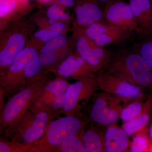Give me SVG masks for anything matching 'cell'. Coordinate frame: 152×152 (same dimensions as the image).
I'll list each match as a JSON object with an SVG mask.
<instances>
[{"label":"cell","instance_id":"obj_8","mask_svg":"<svg viewBox=\"0 0 152 152\" xmlns=\"http://www.w3.org/2000/svg\"><path fill=\"white\" fill-rule=\"evenodd\" d=\"M97 88L96 77L94 75L82 78L70 85L66 90L64 110L69 111L75 108L80 101L88 100Z\"/></svg>","mask_w":152,"mask_h":152},{"label":"cell","instance_id":"obj_34","mask_svg":"<svg viewBox=\"0 0 152 152\" xmlns=\"http://www.w3.org/2000/svg\"><path fill=\"white\" fill-rule=\"evenodd\" d=\"M149 137L152 140V123L150 126L149 131Z\"/></svg>","mask_w":152,"mask_h":152},{"label":"cell","instance_id":"obj_29","mask_svg":"<svg viewBox=\"0 0 152 152\" xmlns=\"http://www.w3.org/2000/svg\"><path fill=\"white\" fill-rule=\"evenodd\" d=\"M56 59V55L54 52L53 53H42L39 57L40 61L44 65L51 64Z\"/></svg>","mask_w":152,"mask_h":152},{"label":"cell","instance_id":"obj_10","mask_svg":"<svg viewBox=\"0 0 152 152\" xmlns=\"http://www.w3.org/2000/svg\"><path fill=\"white\" fill-rule=\"evenodd\" d=\"M139 29L138 37L152 33V7L151 0H128Z\"/></svg>","mask_w":152,"mask_h":152},{"label":"cell","instance_id":"obj_15","mask_svg":"<svg viewBox=\"0 0 152 152\" xmlns=\"http://www.w3.org/2000/svg\"><path fill=\"white\" fill-rule=\"evenodd\" d=\"M82 142L87 152H105V133L99 128L91 127L84 132Z\"/></svg>","mask_w":152,"mask_h":152},{"label":"cell","instance_id":"obj_5","mask_svg":"<svg viewBox=\"0 0 152 152\" xmlns=\"http://www.w3.org/2000/svg\"><path fill=\"white\" fill-rule=\"evenodd\" d=\"M76 42V50L80 56L96 71L105 69L111 57L112 52L99 46L85 34L79 31Z\"/></svg>","mask_w":152,"mask_h":152},{"label":"cell","instance_id":"obj_17","mask_svg":"<svg viewBox=\"0 0 152 152\" xmlns=\"http://www.w3.org/2000/svg\"><path fill=\"white\" fill-rule=\"evenodd\" d=\"M38 55L37 52L32 48L28 47L23 49L16 56L11 64L10 72L12 73L17 74L24 70L30 60Z\"/></svg>","mask_w":152,"mask_h":152},{"label":"cell","instance_id":"obj_6","mask_svg":"<svg viewBox=\"0 0 152 152\" xmlns=\"http://www.w3.org/2000/svg\"><path fill=\"white\" fill-rule=\"evenodd\" d=\"M103 10L106 22L138 36V27L128 2L124 0H111L104 5Z\"/></svg>","mask_w":152,"mask_h":152},{"label":"cell","instance_id":"obj_33","mask_svg":"<svg viewBox=\"0 0 152 152\" xmlns=\"http://www.w3.org/2000/svg\"><path fill=\"white\" fill-rule=\"evenodd\" d=\"M100 4H103L104 5L106 3H107L108 2L110 1H111V0H97Z\"/></svg>","mask_w":152,"mask_h":152},{"label":"cell","instance_id":"obj_30","mask_svg":"<svg viewBox=\"0 0 152 152\" xmlns=\"http://www.w3.org/2000/svg\"><path fill=\"white\" fill-rule=\"evenodd\" d=\"M48 29L56 32L60 35L62 34L64 31L65 30L66 26L64 24L62 23L55 22L54 23L51 25Z\"/></svg>","mask_w":152,"mask_h":152},{"label":"cell","instance_id":"obj_24","mask_svg":"<svg viewBox=\"0 0 152 152\" xmlns=\"http://www.w3.org/2000/svg\"><path fill=\"white\" fill-rule=\"evenodd\" d=\"M48 17L51 20L56 21L58 20H68L69 19V15L64 12L58 4H55L51 6L47 12Z\"/></svg>","mask_w":152,"mask_h":152},{"label":"cell","instance_id":"obj_19","mask_svg":"<svg viewBox=\"0 0 152 152\" xmlns=\"http://www.w3.org/2000/svg\"><path fill=\"white\" fill-rule=\"evenodd\" d=\"M146 130L144 128L143 131H139L138 134L135 136L131 144V152H148L152 140L148 137Z\"/></svg>","mask_w":152,"mask_h":152},{"label":"cell","instance_id":"obj_37","mask_svg":"<svg viewBox=\"0 0 152 152\" xmlns=\"http://www.w3.org/2000/svg\"><path fill=\"white\" fill-rule=\"evenodd\" d=\"M20 1H21L23 2H26L28 0H20Z\"/></svg>","mask_w":152,"mask_h":152},{"label":"cell","instance_id":"obj_22","mask_svg":"<svg viewBox=\"0 0 152 152\" xmlns=\"http://www.w3.org/2000/svg\"><path fill=\"white\" fill-rule=\"evenodd\" d=\"M67 42V40L64 36H57L47 42L46 44L42 49V53L55 52L57 49L64 46Z\"/></svg>","mask_w":152,"mask_h":152},{"label":"cell","instance_id":"obj_12","mask_svg":"<svg viewBox=\"0 0 152 152\" xmlns=\"http://www.w3.org/2000/svg\"><path fill=\"white\" fill-rule=\"evenodd\" d=\"M129 136L123 129L115 125L109 126L105 132L106 152H124L127 149Z\"/></svg>","mask_w":152,"mask_h":152},{"label":"cell","instance_id":"obj_36","mask_svg":"<svg viewBox=\"0 0 152 152\" xmlns=\"http://www.w3.org/2000/svg\"><path fill=\"white\" fill-rule=\"evenodd\" d=\"M148 152H152V142L150 146L149 150Z\"/></svg>","mask_w":152,"mask_h":152},{"label":"cell","instance_id":"obj_23","mask_svg":"<svg viewBox=\"0 0 152 152\" xmlns=\"http://www.w3.org/2000/svg\"><path fill=\"white\" fill-rule=\"evenodd\" d=\"M26 3L20 0H0V17L3 18L7 16L21 4Z\"/></svg>","mask_w":152,"mask_h":152},{"label":"cell","instance_id":"obj_16","mask_svg":"<svg viewBox=\"0 0 152 152\" xmlns=\"http://www.w3.org/2000/svg\"><path fill=\"white\" fill-rule=\"evenodd\" d=\"M48 118V115L45 112H41L37 115L32 124L23 134V140L25 142H33L43 135Z\"/></svg>","mask_w":152,"mask_h":152},{"label":"cell","instance_id":"obj_7","mask_svg":"<svg viewBox=\"0 0 152 152\" xmlns=\"http://www.w3.org/2000/svg\"><path fill=\"white\" fill-rule=\"evenodd\" d=\"M83 126L80 120L74 116H66L54 121L47 131L46 140L52 146H58L73 135H77Z\"/></svg>","mask_w":152,"mask_h":152},{"label":"cell","instance_id":"obj_1","mask_svg":"<svg viewBox=\"0 0 152 152\" xmlns=\"http://www.w3.org/2000/svg\"><path fill=\"white\" fill-rule=\"evenodd\" d=\"M105 69L136 86L152 88V71L141 55L133 48L121 47L112 52Z\"/></svg>","mask_w":152,"mask_h":152},{"label":"cell","instance_id":"obj_32","mask_svg":"<svg viewBox=\"0 0 152 152\" xmlns=\"http://www.w3.org/2000/svg\"><path fill=\"white\" fill-rule=\"evenodd\" d=\"M10 147L7 144L3 142H0V152H10Z\"/></svg>","mask_w":152,"mask_h":152},{"label":"cell","instance_id":"obj_39","mask_svg":"<svg viewBox=\"0 0 152 152\" xmlns=\"http://www.w3.org/2000/svg\"><path fill=\"white\" fill-rule=\"evenodd\" d=\"M152 90V88L151 89Z\"/></svg>","mask_w":152,"mask_h":152},{"label":"cell","instance_id":"obj_4","mask_svg":"<svg viewBox=\"0 0 152 152\" xmlns=\"http://www.w3.org/2000/svg\"><path fill=\"white\" fill-rule=\"evenodd\" d=\"M85 34L99 46L123 45L132 38L135 33L111 24L106 21L99 22L87 27Z\"/></svg>","mask_w":152,"mask_h":152},{"label":"cell","instance_id":"obj_31","mask_svg":"<svg viewBox=\"0 0 152 152\" xmlns=\"http://www.w3.org/2000/svg\"><path fill=\"white\" fill-rule=\"evenodd\" d=\"M58 4L60 6L72 7L75 6V0H58Z\"/></svg>","mask_w":152,"mask_h":152},{"label":"cell","instance_id":"obj_3","mask_svg":"<svg viewBox=\"0 0 152 152\" xmlns=\"http://www.w3.org/2000/svg\"><path fill=\"white\" fill-rule=\"evenodd\" d=\"M96 77L98 88L104 92L129 100L142 96L141 88L132 84L107 69L98 72Z\"/></svg>","mask_w":152,"mask_h":152},{"label":"cell","instance_id":"obj_28","mask_svg":"<svg viewBox=\"0 0 152 152\" xmlns=\"http://www.w3.org/2000/svg\"><path fill=\"white\" fill-rule=\"evenodd\" d=\"M67 89L62 90L55 95V99L53 102V107L54 108H59L64 106L66 101Z\"/></svg>","mask_w":152,"mask_h":152},{"label":"cell","instance_id":"obj_13","mask_svg":"<svg viewBox=\"0 0 152 152\" xmlns=\"http://www.w3.org/2000/svg\"><path fill=\"white\" fill-rule=\"evenodd\" d=\"M152 116V90L151 93L144 103L140 113L134 119L125 122L122 128L129 136L132 135L145 128Z\"/></svg>","mask_w":152,"mask_h":152},{"label":"cell","instance_id":"obj_38","mask_svg":"<svg viewBox=\"0 0 152 152\" xmlns=\"http://www.w3.org/2000/svg\"><path fill=\"white\" fill-rule=\"evenodd\" d=\"M151 4H152V0H151Z\"/></svg>","mask_w":152,"mask_h":152},{"label":"cell","instance_id":"obj_20","mask_svg":"<svg viewBox=\"0 0 152 152\" xmlns=\"http://www.w3.org/2000/svg\"><path fill=\"white\" fill-rule=\"evenodd\" d=\"M141 99H136L124 107L121 114V118L124 122L134 119L140 113L144 104Z\"/></svg>","mask_w":152,"mask_h":152},{"label":"cell","instance_id":"obj_26","mask_svg":"<svg viewBox=\"0 0 152 152\" xmlns=\"http://www.w3.org/2000/svg\"><path fill=\"white\" fill-rule=\"evenodd\" d=\"M67 83L65 81L61 80H57L50 83L46 87L45 90L47 91L51 92L56 94L68 88Z\"/></svg>","mask_w":152,"mask_h":152},{"label":"cell","instance_id":"obj_18","mask_svg":"<svg viewBox=\"0 0 152 152\" xmlns=\"http://www.w3.org/2000/svg\"><path fill=\"white\" fill-rule=\"evenodd\" d=\"M132 48L141 55L152 71V33L149 35L138 37Z\"/></svg>","mask_w":152,"mask_h":152},{"label":"cell","instance_id":"obj_14","mask_svg":"<svg viewBox=\"0 0 152 152\" xmlns=\"http://www.w3.org/2000/svg\"><path fill=\"white\" fill-rule=\"evenodd\" d=\"M25 38L20 33H16L9 38L5 46L0 53V65L5 67L10 65L18 54L24 48Z\"/></svg>","mask_w":152,"mask_h":152},{"label":"cell","instance_id":"obj_25","mask_svg":"<svg viewBox=\"0 0 152 152\" xmlns=\"http://www.w3.org/2000/svg\"><path fill=\"white\" fill-rule=\"evenodd\" d=\"M41 63L39 55L32 58L28 63L24 69V73L27 77H31L39 72L41 69Z\"/></svg>","mask_w":152,"mask_h":152},{"label":"cell","instance_id":"obj_27","mask_svg":"<svg viewBox=\"0 0 152 152\" xmlns=\"http://www.w3.org/2000/svg\"><path fill=\"white\" fill-rule=\"evenodd\" d=\"M59 35L58 33L48 28L47 29L41 30L35 34V37L41 40L48 42L50 40Z\"/></svg>","mask_w":152,"mask_h":152},{"label":"cell","instance_id":"obj_21","mask_svg":"<svg viewBox=\"0 0 152 152\" xmlns=\"http://www.w3.org/2000/svg\"><path fill=\"white\" fill-rule=\"evenodd\" d=\"M60 150L63 152H86L82 139L77 134L69 137L60 145Z\"/></svg>","mask_w":152,"mask_h":152},{"label":"cell","instance_id":"obj_2","mask_svg":"<svg viewBox=\"0 0 152 152\" xmlns=\"http://www.w3.org/2000/svg\"><path fill=\"white\" fill-rule=\"evenodd\" d=\"M129 101L102 91L95 98L92 106L91 118L94 122L102 126L115 125L121 118L122 110Z\"/></svg>","mask_w":152,"mask_h":152},{"label":"cell","instance_id":"obj_35","mask_svg":"<svg viewBox=\"0 0 152 152\" xmlns=\"http://www.w3.org/2000/svg\"><path fill=\"white\" fill-rule=\"evenodd\" d=\"M52 1L53 0H39V1L42 3H48Z\"/></svg>","mask_w":152,"mask_h":152},{"label":"cell","instance_id":"obj_9","mask_svg":"<svg viewBox=\"0 0 152 152\" xmlns=\"http://www.w3.org/2000/svg\"><path fill=\"white\" fill-rule=\"evenodd\" d=\"M32 88V86H30L22 90L9 101L3 111L2 124H10L19 119L34 97L35 92Z\"/></svg>","mask_w":152,"mask_h":152},{"label":"cell","instance_id":"obj_11","mask_svg":"<svg viewBox=\"0 0 152 152\" xmlns=\"http://www.w3.org/2000/svg\"><path fill=\"white\" fill-rule=\"evenodd\" d=\"M96 72L80 56H70L60 66L58 73L66 77L80 75L81 78L93 75Z\"/></svg>","mask_w":152,"mask_h":152}]
</instances>
